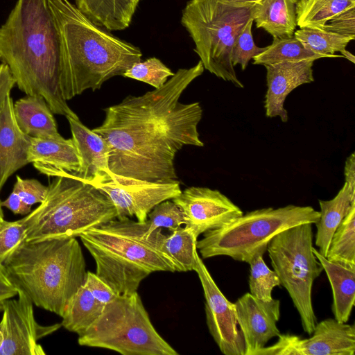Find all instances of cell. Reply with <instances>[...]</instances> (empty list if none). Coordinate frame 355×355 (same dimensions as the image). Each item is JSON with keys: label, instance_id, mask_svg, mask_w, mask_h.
Returning <instances> with one entry per match:
<instances>
[{"label": "cell", "instance_id": "44", "mask_svg": "<svg viewBox=\"0 0 355 355\" xmlns=\"http://www.w3.org/2000/svg\"><path fill=\"white\" fill-rule=\"evenodd\" d=\"M340 54L342 55L343 57L345 58L346 59H347L348 60H349L350 62H352V63H355V57L354 55L351 53L349 52V51L344 49V50H342L341 51H340Z\"/></svg>", "mask_w": 355, "mask_h": 355}, {"label": "cell", "instance_id": "41", "mask_svg": "<svg viewBox=\"0 0 355 355\" xmlns=\"http://www.w3.org/2000/svg\"><path fill=\"white\" fill-rule=\"evenodd\" d=\"M15 84L8 66L3 62L0 63V111Z\"/></svg>", "mask_w": 355, "mask_h": 355}, {"label": "cell", "instance_id": "22", "mask_svg": "<svg viewBox=\"0 0 355 355\" xmlns=\"http://www.w3.org/2000/svg\"><path fill=\"white\" fill-rule=\"evenodd\" d=\"M329 281L333 295L331 311L338 322L348 321L355 302V267L331 261L313 248Z\"/></svg>", "mask_w": 355, "mask_h": 355}, {"label": "cell", "instance_id": "5", "mask_svg": "<svg viewBox=\"0 0 355 355\" xmlns=\"http://www.w3.org/2000/svg\"><path fill=\"white\" fill-rule=\"evenodd\" d=\"M3 264L17 288L35 306L60 317L87 273L76 238L26 241Z\"/></svg>", "mask_w": 355, "mask_h": 355}, {"label": "cell", "instance_id": "38", "mask_svg": "<svg viewBox=\"0 0 355 355\" xmlns=\"http://www.w3.org/2000/svg\"><path fill=\"white\" fill-rule=\"evenodd\" d=\"M322 29L355 37V8L347 9L331 18Z\"/></svg>", "mask_w": 355, "mask_h": 355}, {"label": "cell", "instance_id": "37", "mask_svg": "<svg viewBox=\"0 0 355 355\" xmlns=\"http://www.w3.org/2000/svg\"><path fill=\"white\" fill-rule=\"evenodd\" d=\"M12 191L15 192L30 207L41 203L48 192V186H44L36 179H23L16 175V182Z\"/></svg>", "mask_w": 355, "mask_h": 355}, {"label": "cell", "instance_id": "23", "mask_svg": "<svg viewBox=\"0 0 355 355\" xmlns=\"http://www.w3.org/2000/svg\"><path fill=\"white\" fill-rule=\"evenodd\" d=\"M141 0H75V6L94 24L107 31L129 27Z\"/></svg>", "mask_w": 355, "mask_h": 355}, {"label": "cell", "instance_id": "33", "mask_svg": "<svg viewBox=\"0 0 355 355\" xmlns=\"http://www.w3.org/2000/svg\"><path fill=\"white\" fill-rule=\"evenodd\" d=\"M173 75L174 73L159 59L153 57L134 63L122 76L146 83L157 89Z\"/></svg>", "mask_w": 355, "mask_h": 355}, {"label": "cell", "instance_id": "8", "mask_svg": "<svg viewBox=\"0 0 355 355\" xmlns=\"http://www.w3.org/2000/svg\"><path fill=\"white\" fill-rule=\"evenodd\" d=\"M320 211L311 206L289 205L263 208L246 213L218 229L203 233L196 248L203 259L227 256L248 263L279 232L302 223L315 224Z\"/></svg>", "mask_w": 355, "mask_h": 355}, {"label": "cell", "instance_id": "6", "mask_svg": "<svg viewBox=\"0 0 355 355\" xmlns=\"http://www.w3.org/2000/svg\"><path fill=\"white\" fill-rule=\"evenodd\" d=\"M116 218L104 193L75 173H66L53 177L44 200L23 220L26 242H35L76 238Z\"/></svg>", "mask_w": 355, "mask_h": 355}, {"label": "cell", "instance_id": "46", "mask_svg": "<svg viewBox=\"0 0 355 355\" xmlns=\"http://www.w3.org/2000/svg\"><path fill=\"white\" fill-rule=\"evenodd\" d=\"M4 220V215L2 209L1 200H0V223Z\"/></svg>", "mask_w": 355, "mask_h": 355}, {"label": "cell", "instance_id": "48", "mask_svg": "<svg viewBox=\"0 0 355 355\" xmlns=\"http://www.w3.org/2000/svg\"><path fill=\"white\" fill-rule=\"evenodd\" d=\"M296 1H297H297H299L300 0H296Z\"/></svg>", "mask_w": 355, "mask_h": 355}, {"label": "cell", "instance_id": "43", "mask_svg": "<svg viewBox=\"0 0 355 355\" xmlns=\"http://www.w3.org/2000/svg\"><path fill=\"white\" fill-rule=\"evenodd\" d=\"M345 183L355 191V154L352 153L346 159L344 169Z\"/></svg>", "mask_w": 355, "mask_h": 355}, {"label": "cell", "instance_id": "40", "mask_svg": "<svg viewBox=\"0 0 355 355\" xmlns=\"http://www.w3.org/2000/svg\"><path fill=\"white\" fill-rule=\"evenodd\" d=\"M18 289L10 279L5 266L0 262V311H2L4 302L15 295Z\"/></svg>", "mask_w": 355, "mask_h": 355}, {"label": "cell", "instance_id": "27", "mask_svg": "<svg viewBox=\"0 0 355 355\" xmlns=\"http://www.w3.org/2000/svg\"><path fill=\"white\" fill-rule=\"evenodd\" d=\"M352 8L355 0H300L295 7L297 26L322 29L331 18Z\"/></svg>", "mask_w": 355, "mask_h": 355}, {"label": "cell", "instance_id": "21", "mask_svg": "<svg viewBox=\"0 0 355 355\" xmlns=\"http://www.w3.org/2000/svg\"><path fill=\"white\" fill-rule=\"evenodd\" d=\"M14 115L21 130L35 138L60 139L53 113L41 96L26 95L13 105Z\"/></svg>", "mask_w": 355, "mask_h": 355}, {"label": "cell", "instance_id": "35", "mask_svg": "<svg viewBox=\"0 0 355 355\" xmlns=\"http://www.w3.org/2000/svg\"><path fill=\"white\" fill-rule=\"evenodd\" d=\"M253 19L248 24L234 40L232 49L231 60L234 67L240 64L245 70L251 59L263 52L266 47L257 46L253 40L252 27Z\"/></svg>", "mask_w": 355, "mask_h": 355}, {"label": "cell", "instance_id": "12", "mask_svg": "<svg viewBox=\"0 0 355 355\" xmlns=\"http://www.w3.org/2000/svg\"><path fill=\"white\" fill-rule=\"evenodd\" d=\"M17 298L7 300L3 306L0 329L3 342L0 355H44L39 340L60 329L61 323L43 326L34 316L33 303L18 288Z\"/></svg>", "mask_w": 355, "mask_h": 355}, {"label": "cell", "instance_id": "19", "mask_svg": "<svg viewBox=\"0 0 355 355\" xmlns=\"http://www.w3.org/2000/svg\"><path fill=\"white\" fill-rule=\"evenodd\" d=\"M9 94L0 111V193L8 179L29 164L28 151L31 137L18 126Z\"/></svg>", "mask_w": 355, "mask_h": 355}, {"label": "cell", "instance_id": "34", "mask_svg": "<svg viewBox=\"0 0 355 355\" xmlns=\"http://www.w3.org/2000/svg\"><path fill=\"white\" fill-rule=\"evenodd\" d=\"M146 223L148 233L157 229L166 228L173 231L184 225L180 208L172 200H164L157 205L148 214Z\"/></svg>", "mask_w": 355, "mask_h": 355}, {"label": "cell", "instance_id": "39", "mask_svg": "<svg viewBox=\"0 0 355 355\" xmlns=\"http://www.w3.org/2000/svg\"><path fill=\"white\" fill-rule=\"evenodd\" d=\"M85 284L94 297L104 304L112 301L117 295L108 284L96 273L90 271H87Z\"/></svg>", "mask_w": 355, "mask_h": 355}, {"label": "cell", "instance_id": "1", "mask_svg": "<svg viewBox=\"0 0 355 355\" xmlns=\"http://www.w3.org/2000/svg\"><path fill=\"white\" fill-rule=\"evenodd\" d=\"M204 70L200 60L192 67L179 69L159 88L128 96L104 109L103 122L92 130L107 144L112 173L150 182L177 180V153L184 146H204L198 131L202 116L200 103L180 101Z\"/></svg>", "mask_w": 355, "mask_h": 355}, {"label": "cell", "instance_id": "36", "mask_svg": "<svg viewBox=\"0 0 355 355\" xmlns=\"http://www.w3.org/2000/svg\"><path fill=\"white\" fill-rule=\"evenodd\" d=\"M26 241V225L23 218L0 223V262L3 263L17 249Z\"/></svg>", "mask_w": 355, "mask_h": 355}, {"label": "cell", "instance_id": "15", "mask_svg": "<svg viewBox=\"0 0 355 355\" xmlns=\"http://www.w3.org/2000/svg\"><path fill=\"white\" fill-rule=\"evenodd\" d=\"M172 200L182 210L184 227L197 237L207 231L220 228L243 214L226 196L207 187H188Z\"/></svg>", "mask_w": 355, "mask_h": 355}, {"label": "cell", "instance_id": "29", "mask_svg": "<svg viewBox=\"0 0 355 355\" xmlns=\"http://www.w3.org/2000/svg\"><path fill=\"white\" fill-rule=\"evenodd\" d=\"M323 58L328 57L309 50L293 35L288 37H273L272 44L252 59L254 64L265 66L282 62L315 61Z\"/></svg>", "mask_w": 355, "mask_h": 355}, {"label": "cell", "instance_id": "18", "mask_svg": "<svg viewBox=\"0 0 355 355\" xmlns=\"http://www.w3.org/2000/svg\"><path fill=\"white\" fill-rule=\"evenodd\" d=\"M66 118L80 160L76 176L93 185L110 180L113 173L110 169V151L105 140L83 124L78 117Z\"/></svg>", "mask_w": 355, "mask_h": 355}, {"label": "cell", "instance_id": "28", "mask_svg": "<svg viewBox=\"0 0 355 355\" xmlns=\"http://www.w3.org/2000/svg\"><path fill=\"white\" fill-rule=\"evenodd\" d=\"M198 237L187 227H178L165 235L162 243V251L175 265L176 272L195 270L198 252Z\"/></svg>", "mask_w": 355, "mask_h": 355}, {"label": "cell", "instance_id": "13", "mask_svg": "<svg viewBox=\"0 0 355 355\" xmlns=\"http://www.w3.org/2000/svg\"><path fill=\"white\" fill-rule=\"evenodd\" d=\"M309 338L289 334H280L277 342L264 347L256 355H354V324L327 318L317 322Z\"/></svg>", "mask_w": 355, "mask_h": 355}, {"label": "cell", "instance_id": "4", "mask_svg": "<svg viewBox=\"0 0 355 355\" xmlns=\"http://www.w3.org/2000/svg\"><path fill=\"white\" fill-rule=\"evenodd\" d=\"M164 236L162 229L148 234L146 221L125 218L91 228L79 237L94 259L96 274L116 295H125L137 292L154 272H176L162 250Z\"/></svg>", "mask_w": 355, "mask_h": 355}, {"label": "cell", "instance_id": "17", "mask_svg": "<svg viewBox=\"0 0 355 355\" xmlns=\"http://www.w3.org/2000/svg\"><path fill=\"white\" fill-rule=\"evenodd\" d=\"M313 62H282L264 66L268 87L264 101L266 116H279L282 121H288L286 98L296 87L314 81Z\"/></svg>", "mask_w": 355, "mask_h": 355}, {"label": "cell", "instance_id": "25", "mask_svg": "<svg viewBox=\"0 0 355 355\" xmlns=\"http://www.w3.org/2000/svg\"><path fill=\"white\" fill-rule=\"evenodd\" d=\"M319 220L315 223L317 232L315 244L322 256L326 257L332 236L336 228L355 205V191L344 183L337 195L331 200H319Z\"/></svg>", "mask_w": 355, "mask_h": 355}, {"label": "cell", "instance_id": "20", "mask_svg": "<svg viewBox=\"0 0 355 355\" xmlns=\"http://www.w3.org/2000/svg\"><path fill=\"white\" fill-rule=\"evenodd\" d=\"M28 161L48 177L77 173L80 157L73 139L31 137Z\"/></svg>", "mask_w": 355, "mask_h": 355}, {"label": "cell", "instance_id": "32", "mask_svg": "<svg viewBox=\"0 0 355 355\" xmlns=\"http://www.w3.org/2000/svg\"><path fill=\"white\" fill-rule=\"evenodd\" d=\"M266 250L257 252L248 263L250 267L249 276L250 293L263 301L269 302L273 298L272 291L280 286V281L275 270L265 263L263 255Z\"/></svg>", "mask_w": 355, "mask_h": 355}, {"label": "cell", "instance_id": "45", "mask_svg": "<svg viewBox=\"0 0 355 355\" xmlns=\"http://www.w3.org/2000/svg\"><path fill=\"white\" fill-rule=\"evenodd\" d=\"M230 1H236V2H250V3H255L258 1L259 0H226Z\"/></svg>", "mask_w": 355, "mask_h": 355}, {"label": "cell", "instance_id": "9", "mask_svg": "<svg viewBox=\"0 0 355 355\" xmlns=\"http://www.w3.org/2000/svg\"><path fill=\"white\" fill-rule=\"evenodd\" d=\"M78 343L123 355H178L155 329L137 291L117 295L106 304Z\"/></svg>", "mask_w": 355, "mask_h": 355}, {"label": "cell", "instance_id": "14", "mask_svg": "<svg viewBox=\"0 0 355 355\" xmlns=\"http://www.w3.org/2000/svg\"><path fill=\"white\" fill-rule=\"evenodd\" d=\"M194 271L204 291L207 327L220 351L225 355H245V344L238 328L234 303L220 291L198 254Z\"/></svg>", "mask_w": 355, "mask_h": 355}, {"label": "cell", "instance_id": "47", "mask_svg": "<svg viewBox=\"0 0 355 355\" xmlns=\"http://www.w3.org/2000/svg\"><path fill=\"white\" fill-rule=\"evenodd\" d=\"M3 342V335L2 331L0 329V348L2 346Z\"/></svg>", "mask_w": 355, "mask_h": 355}, {"label": "cell", "instance_id": "31", "mask_svg": "<svg viewBox=\"0 0 355 355\" xmlns=\"http://www.w3.org/2000/svg\"><path fill=\"white\" fill-rule=\"evenodd\" d=\"M293 35L309 50L328 58L343 57L335 55V53L345 49L347 44L355 39L324 29L309 28H300Z\"/></svg>", "mask_w": 355, "mask_h": 355}, {"label": "cell", "instance_id": "42", "mask_svg": "<svg viewBox=\"0 0 355 355\" xmlns=\"http://www.w3.org/2000/svg\"><path fill=\"white\" fill-rule=\"evenodd\" d=\"M1 205L10 209L15 214L27 215L31 211V207L23 202L14 191H12L6 200L1 201Z\"/></svg>", "mask_w": 355, "mask_h": 355}, {"label": "cell", "instance_id": "26", "mask_svg": "<svg viewBox=\"0 0 355 355\" xmlns=\"http://www.w3.org/2000/svg\"><path fill=\"white\" fill-rule=\"evenodd\" d=\"M104 304L96 300L85 283L69 302L61 324L78 335L88 329L101 315Z\"/></svg>", "mask_w": 355, "mask_h": 355}, {"label": "cell", "instance_id": "24", "mask_svg": "<svg viewBox=\"0 0 355 355\" xmlns=\"http://www.w3.org/2000/svg\"><path fill=\"white\" fill-rule=\"evenodd\" d=\"M296 3V0H259L252 8L253 21L273 37H291L297 27Z\"/></svg>", "mask_w": 355, "mask_h": 355}, {"label": "cell", "instance_id": "30", "mask_svg": "<svg viewBox=\"0 0 355 355\" xmlns=\"http://www.w3.org/2000/svg\"><path fill=\"white\" fill-rule=\"evenodd\" d=\"M325 257L331 261L355 267V205L334 232Z\"/></svg>", "mask_w": 355, "mask_h": 355}, {"label": "cell", "instance_id": "2", "mask_svg": "<svg viewBox=\"0 0 355 355\" xmlns=\"http://www.w3.org/2000/svg\"><path fill=\"white\" fill-rule=\"evenodd\" d=\"M0 60L18 88L41 96L53 114L78 117L60 88L58 33L48 0H17L0 26Z\"/></svg>", "mask_w": 355, "mask_h": 355}, {"label": "cell", "instance_id": "10", "mask_svg": "<svg viewBox=\"0 0 355 355\" xmlns=\"http://www.w3.org/2000/svg\"><path fill=\"white\" fill-rule=\"evenodd\" d=\"M312 223L286 229L268 242L267 252L280 285L286 288L300 318L303 330L311 335L317 324L312 288L323 268L313 252Z\"/></svg>", "mask_w": 355, "mask_h": 355}, {"label": "cell", "instance_id": "16", "mask_svg": "<svg viewBox=\"0 0 355 355\" xmlns=\"http://www.w3.org/2000/svg\"><path fill=\"white\" fill-rule=\"evenodd\" d=\"M236 319L245 344V355H256L267 343L281 333L280 301L266 302L246 293L234 303Z\"/></svg>", "mask_w": 355, "mask_h": 355}, {"label": "cell", "instance_id": "7", "mask_svg": "<svg viewBox=\"0 0 355 355\" xmlns=\"http://www.w3.org/2000/svg\"><path fill=\"white\" fill-rule=\"evenodd\" d=\"M254 3L226 0H189L181 24L193 40L205 69L236 87L243 88L231 60L236 36L252 18Z\"/></svg>", "mask_w": 355, "mask_h": 355}, {"label": "cell", "instance_id": "3", "mask_svg": "<svg viewBox=\"0 0 355 355\" xmlns=\"http://www.w3.org/2000/svg\"><path fill=\"white\" fill-rule=\"evenodd\" d=\"M60 53V88L68 101L100 89L141 61L140 49L94 24L69 0H48Z\"/></svg>", "mask_w": 355, "mask_h": 355}, {"label": "cell", "instance_id": "11", "mask_svg": "<svg viewBox=\"0 0 355 355\" xmlns=\"http://www.w3.org/2000/svg\"><path fill=\"white\" fill-rule=\"evenodd\" d=\"M94 186L111 200L116 218L135 216L141 223L147 220L148 214L157 205L172 200L182 191L178 180L150 182L114 173L110 180Z\"/></svg>", "mask_w": 355, "mask_h": 355}]
</instances>
